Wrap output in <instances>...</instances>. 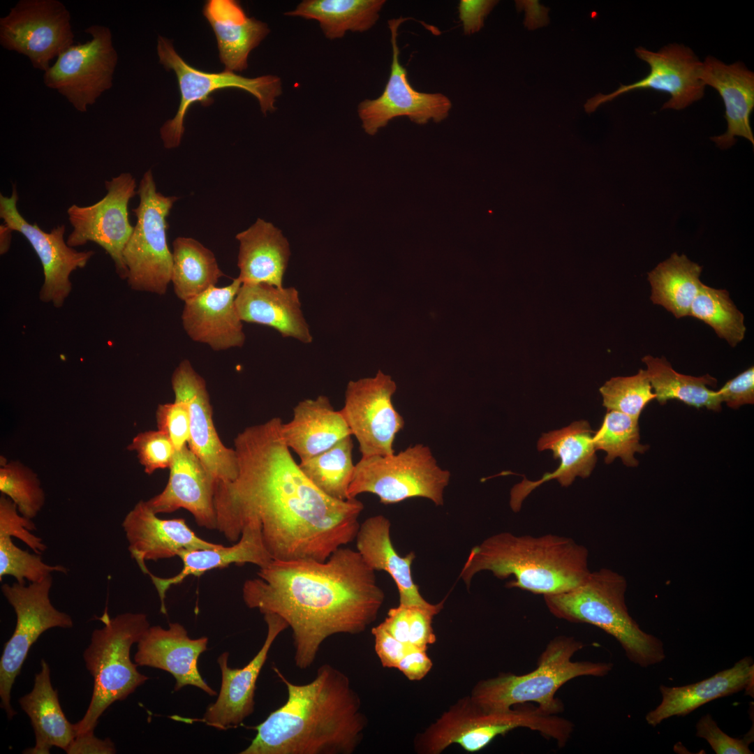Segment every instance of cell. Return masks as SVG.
<instances>
[{
    "mask_svg": "<svg viewBox=\"0 0 754 754\" xmlns=\"http://www.w3.org/2000/svg\"><path fill=\"white\" fill-rule=\"evenodd\" d=\"M282 423L273 417L235 438L238 473L216 484V529L235 542L254 522L273 559L325 561L355 539L364 504L335 499L315 486L294 460Z\"/></svg>",
    "mask_w": 754,
    "mask_h": 754,
    "instance_id": "1",
    "label": "cell"
},
{
    "mask_svg": "<svg viewBox=\"0 0 754 754\" xmlns=\"http://www.w3.org/2000/svg\"><path fill=\"white\" fill-rule=\"evenodd\" d=\"M257 575L244 582V602L284 620L301 670L313 665L329 637L364 632L385 600L375 571L357 550L345 546L325 561L273 559Z\"/></svg>",
    "mask_w": 754,
    "mask_h": 754,
    "instance_id": "2",
    "label": "cell"
},
{
    "mask_svg": "<svg viewBox=\"0 0 754 754\" xmlns=\"http://www.w3.org/2000/svg\"><path fill=\"white\" fill-rule=\"evenodd\" d=\"M288 697L256 727L241 754H352L362 740L367 719L348 677L322 665L309 683L297 684L279 670Z\"/></svg>",
    "mask_w": 754,
    "mask_h": 754,
    "instance_id": "3",
    "label": "cell"
},
{
    "mask_svg": "<svg viewBox=\"0 0 754 754\" xmlns=\"http://www.w3.org/2000/svg\"><path fill=\"white\" fill-rule=\"evenodd\" d=\"M589 551L572 538L554 534H494L474 546L459 574L468 588L473 577L491 572L498 579L513 576L508 588L542 596L568 591L591 572Z\"/></svg>",
    "mask_w": 754,
    "mask_h": 754,
    "instance_id": "4",
    "label": "cell"
},
{
    "mask_svg": "<svg viewBox=\"0 0 754 754\" xmlns=\"http://www.w3.org/2000/svg\"><path fill=\"white\" fill-rule=\"evenodd\" d=\"M626 589L623 576L601 568L591 571L568 591L543 597L548 610L556 618L591 624L614 637L634 664L647 667L660 663L665 658L663 644L643 631L629 614Z\"/></svg>",
    "mask_w": 754,
    "mask_h": 754,
    "instance_id": "5",
    "label": "cell"
},
{
    "mask_svg": "<svg viewBox=\"0 0 754 754\" xmlns=\"http://www.w3.org/2000/svg\"><path fill=\"white\" fill-rule=\"evenodd\" d=\"M584 646L573 637L556 636L541 653L533 671L521 675L503 672L480 680L470 697L487 710L506 711L515 705L535 702L545 714L557 715L564 709L555 696L563 685L579 677H604L612 670L611 663L572 661L575 653Z\"/></svg>",
    "mask_w": 754,
    "mask_h": 754,
    "instance_id": "6",
    "label": "cell"
},
{
    "mask_svg": "<svg viewBox=\"0 0 754 754\" xmlns=\"http://www.w3.org/2000/svg\"><path fill=\"white\" fill-rule=\"evenodd\" d=\"M519 727L538 732L561 744L568 737L570 723L529 704L506 711L485 709L468 695L457 701L417 734L414 748L419 754H440L449 746L457 744L468 753H476L496 737Z\"/></svg>",
    "mask_w": 754,
    "mask_h": 754,
    "instance_id": "7",
    "label": "cell"
},
{
    "mask_svg": "<svg viewBox=\"0 0 754 754\" xmlns=\"http://www.w3.org/2000/svg\"><path fill=\"white\" fill-rule=\"evenodd\" d=\"M100 619L104 626L93 631L83 655L94 688L84 716L75 724L76 735L94 732L100 716L112 703L125 700L149 679L130 658L131 646L150 627L147 615L128 612L110 618L105 612Z\"/></svg>",
    "mask_w": 754,
    "mask_h": 754,
    "instance_id": "8",
    "label": "cell"
},
{
    "mask_svg": "<svg viewBox=\"0 0 754 754\" xmlns=\"http://www.w3.org/2000/svg\"><path fill=\"white\" fill-rule=\"evenodd\" d=\"M450 479V471L441 468L430 448L420 443L397 454L361 458L355 464L348 495L353 498L371 493L385 505L420 497L440 506Z\"/></svg>",
    "mask_w": 754,
    "mask_h": 754,
    "instance_id": "9",
    "label": "cell"
},
{
    "mask_svg": "<svg viewBox=\"0 0 754 754\" xmlns=\"http://www.w3.org/2000/svg\"><path fill=\"white\" fill-rule=\"evenodd\" d=\"M137 221L124 249L128 284L132 290L164 295L171 282L172 254L167 242V217L177 200L157 191L151 170L138 186Z\"/></svg>",
    "mask_w": 754,
    "mask_h": 754,
    "instance_id": "10",
    "label": "cell"
},
{
    "mask_svg": "<svg viewBox=\"0 0 754 754\" xmlns=\"http://www.w3.org/2000/svg\"><path fill=\"white\" fill-rule=\"evenodd\" d=\"M157 54L160 63L166 70L176 75L180 91V102L176 115L160 128L164 147H178L184 131V120L191 105L200 102L203 105L212 103L210 95L219 89L236 88L246 91L258 101L264 114L274 112L276 97L282 92L281 82L276 75L246 77L225 70L220 73H207L186 63L175 50L172 42L159 36Z\"/></svg>",
    "mask_w": 754,
    "mask_h": 754,
    "instance_id": "11",
    "label": "cell"
},
{
    "mask_svg": "<svg viewBox=\"0 0 754 754\" xmlns=\"http://www.w3.org/2000/svg\"><path fill=\"white\" fill-rule=\"evenodd\" d=\"M52 575L26 586L18 582L3 584L1 592L13 607L17 623L15 630L4 644L0 660L1 707L8 719L16 714L10 705V692L20 673L27 654L42 633L53 628H71L73 622L70 615L57 609L51 603L50 591Z\"/></svg>",
    "mask_w": 754,
    "mask_h": 754,
    "instance_id": "12",
    "label": "cell"
},
{
    "mask_svg": "<svg viewBox=\"0 0 754 754\" xmlns=\"http://www.w3.org/2000/svg\"><path fill=\"white\" fill-rule=\"evenodd\" d=\"M84 32L91 38L67 48L43 75L45 86L57 91L80 112H87L112 87L118 60L109 27L94 24Z\"/></svg>",
    "mask_w": 754,
    "mask_h": 754,
    "instance_id": "13",
    "label": "cell"
},
{
    "mask_svg": "<svg viewBox=\"0 0 754 754\" xmlns=\"http://www.w3.org/2000/svg\"><path fill=\"white\" fill-rule=\"evenodd\" d=\"M73 43L70 12L59 0H20L0 18L1 45L36 69L46 71Z\"/></svg>",
    "mask_w": 754,
    "mask_h": 754,
    "instance_id": "14",
    "label": "cell"
},
{
    "mask_svg": "<svg viewBox=\"0 0 754 754\" xmlns=\"http://www.w3.org/2000/svg\"><path fill=\"white\" fill-rule=\"evenodd\" d=\"M105 195L96 203L69 207L67 214L73 230L66 243L73 248L89 242L97 244L112 258L118 276L127 279L123 251L134 227L129 222L128 205L137 193L136 182L131 173L123 172L105 181Z\"/></svg>",
    "mask_w": 754,
    "mask_h": 754,
    "instance_id": "15",
    "label": "cell"
},
{
    "mask_svg": "<svg viewBox=\"0 0 754 754\" xmlns=\"http://www.w3.org/2000/svg\"><path fill=\"white\" fill-rule=\"evenodd\" d=\"M396 390L392 377L380 370L374 377L347 384L340 411L358 441L362 458L394 453V441L405 424L392 403Z\"/></svg>",
    "mask_w": 754,
    "mask_h": 754,
    "instance_id": "16",
    "label": "cell"
},
{
    "mask_svg": "<svg viewBox=\"0 0 754 754\" xmlns=\"http://www.w3.org/2000/svg\"><path fill=\"white\" fill-rule=\"evenodd\" d=\"M406 18L388 20L392 59L390 76L382 94L374 99H365L357 106V113L364 131L371 135L398 117H406L417 124L429 121L440 122L446 119L452 102L445 95L415 90L410 84L408 73L399 61L397 43L398 29Z\"/></svg>",
    "mask_w": 754,
    "mask_h": 754,
    "instance_id": "17",
    "label": "cell"
},
{
    "mask_svg": "<svg viewBox=\"0 0 754 754\" xmlns=\"http://www.w3.org/2000/svg\"><path fill=\"white\" fill-rule=\"evenodd\" d=\"M17 200L15 184L10 197L0 194V217L6 226L27 239L40 259L44 274V282L39 293L40 301L60 308L72 290L71 273L77 269L84 268L94 255V251H78L69 246L64 237V225L57 226L47 232L40 229L36 223H29L17 209Z\"/></svg>",
    "mask_w": 754,
    "mask_h": 754,
    "instance_id": "18",
    "label": "cell"
},
{
    "mask_svg": "<svg viewBox=\"0 0 754 754\" xmlns=\"http://www.w3.org/2000/svg\"><path fill=\"white\" fill-rule=\"evenodd\" d=\"M638 58L646 62L649 73L633 84L620 87L609 94H598L584 104L588 113L618 96L635 89H652L668 93L670 98L662 110H682L703 97L704 84L699 78L702 62L692 50L683 45L670 44L654 52L644 47L635 50Z\"/></svg>",
    "mask_w": 754,
    "mask_h": 754,
    "instance_id": "19",
    "label": "cell"
},
{
    "mask_svg": "<svg viewBox=\"0 0 754 754\" xmlns=\"http://www.w3.org/2000/svg\"><path fill=\"white\" fill-rule=\"evenodd\" d=\"M175 399L186 403L190 416L187 445L217 482L234 480L238 473L235 449L220 440L212 419V408L205 379L188 360H182L171 378Z\"/></svg>",
    "mask_w": 754,
    "mask_h": 754,
    "instance_id": "20",
    "label": "cell"
},
{
    "mask_svg": "<svg viewBox=\"0 0 754 754\" xmlns=\"http://www.w3.org/2000/svg\"><path fill=\"white\" fill-rule=\"evenodd\" d=\"M264 619L267 625L266 638L258 653L246 665L242 668L230 667L227 651L218 658L221 671L218 697L207 707L203 717L196 720L218 730H227L239 726L253 712L258 677L274 640L288 628L284 620L275 614H264Z\"/></svg>",
    "mask_w": 754,
    "mask_h": 754,
    "instance_id": "21",
    "label": "cell"
},
{
    "mask_svg": "<svg viewBox=\"0 0 754 754\" xmlns=\"http://www.w3.org/2000/svg\"><path fill=\"white\" fill-rule=\"evenodd\" d=\"M122 527L128 542V551L140 570L151 572L145 561L169 559L183 550L214 549L221 545L198 537L184 519H161L140 501L126 515Z\"/></svg>",
    "mask_w": 754,
    "mask_h": 754,
    "instance_id": "22",
    "label": "cell"
},
{
    "mask_svg": "<svg viewBox=\"0 0 754 754\" xmlns=\"http://www.w3.org/2000/svg\"><path fill=\"white\" fill-rule=\"evenodd\" d=\"M241 285L237 277L226 286H212L184 302L182 325L193 341L216 351L244 346L243 322L235 304Z\"/></svg>",
    "mask_w": 754,
    "mask_h": 754,
    "instance_id": "23",
    "label": "cell"
},
{
    "mask_svg": "<svg viewBox=\"0 0 754 754\" xmlns=\"http://www.w3.org/2000/svg\"><path fill=\"white\" fill-rule=\"evenodd\" d=\"M207 642L206 637L190 638L179 623H170L168 629L150 626L138 642L134 661L138 666L158 668L171 674L176 681L175 691L191 685L214 696L216 692L207 685L198 667L199 656L207 649Z\"/></svg>",
    "mask_w": 754,
    "mask_h": 754,
    "instance_id": "24",
    "label": "cell"
},
{
    "mask_svg": "<svg viewBox=\"0 0 754 754\" xmlns=\"http://www.w3.org/2000/svg\"><path fill=\"white\" fill-rule=\"evenodd\" d=\"M168 482L158 495L147 501L156 513L188 510L198 525L216 528L214 492L216 481L186 445L176 450L170 466Z\"/></svg>",
    "mask_w": 754,
    "mask_h": 754,
    "instance_id": "25",
    "label": "cell"
},
{
    "mask_svg": "<svg viewBox=\"0 0 754 754\" xmlns=\"http://www.w3.org/2000/svg\"><path fill=\"white\" fill-rule=\"evenodd\" d=\"M589 422L576 421L559 430L543 434L538 441V450H550L554 459H559V467L546 473L535 481L527 480L516 484L510 490V505L512 511L521 510L523 501L535 488L556 479L562 487L570 486L575 478L590 475L596 463V448Z\"/></svg>",
    "mask_w": 754,
    "mask_h": 754,
    "instance_id": "26",
    "label": "cell"
},
{
    "mask_svg": "<svg viewBox=\"0 0 754 754\" xmlns=\"http://www.w3.org/2000/svg\"><path fill=\"white\" fill-rule=\"evenodd\" d=\"M242 322L270 327L283 337L310 343L313 337L302 311L298 290L260 283H242L235 298Z\"/></svg>",
    "mask_w": 754,
    "mask_h": 754,
    "instance_id": "27",
    "label": "cell"
},
{
    "mask_svg": "<svg viewBox=\"0 0 754 754\" xmlns=\"http://www.w3.org/2000/svg\"><path fill=\"white\" fill-rule=\"evenodd\" d=\"M699 78L702 83L717 90L725 108L726 132L711 139L726 149L737 142L736 137L748 140L754 145L750 116L754 108V74L740 62L726 64L714 57L702 62Z\"/></svg>",
    "mask_w": 754,
    "mask_h": 754,
    "instance_id": "28",
    "label": "cell"
},
{
    "mask_svg": "<svg viewBox=\"0 0 754 754\" xmlns=\"http://www.w3.org/2000/svg\"><path fill=\"white\" fill-rule=\"evenodd\" d=\"M178 556L183 567L176 575L163 578L151 572L149 575L158 592L160 612L163 614H167L165 600L168 590L170 586L182 583L188 576L200 577L207 571L226 568L232 563L238 566L252 563L262 568L273 560L264 545L260 527L254 522H249L244 525L240 538L230 547L221 545L214 549H186Z\"/></svg>",
    "mask_w": 754,
    "mask_h": 754,
    "instance_id": "29",
    "label": "cell"
},
{
    "mask_svg": "<svg viewBox=\"0 0 754 754\" xmlns=\"http://www.w3.org/2000/svg\"><path fill=\"white\" fill-rule=\"evenodd\" d=\"M753 659L746 656L730 668L717 672L699 682L683 686L660 685V704L646 715L647 723L656 727L674 716H686L695 709L717 698L746 690L751 695L753 688Z\"/></svg>",
    "mask_w": 754,
    "mask_h": 754,
    "instance_id": "30",
    "label": "cell"
},
{
    "mask_svg": "<svg viewBox=\"0 0 754 754\" xmlns=\"http://www.w3.org/2000/svg\"><path fill=\"white\" fill-rule=\"evenodd\" d=\"M281 432L300 461L325 452L351 435L341 411H336L324 395L300 401L293 408L292 420L282 423Z\"/></svg>",
    "mask_w": 754,
    "mask_h": 754,
    "instance_id": "31",
    "label": "cell"
},
{
    "mask_svg": "<svg viewBox=\"0 0 754 754\" xmlns=\"http://www.w3.org/2000/svg\"><path fill=\"white\" fill-rule=\"evenodd\" d=\"M390 521L382 515L371 516L360 524L356 547L364 562L374 571H385L393 579L399 595V605L429 607L411 574L414 552L401 556L393 546Z\"/></svg>",
    "mask_w": 754,
    "mask_h": 754,
    "instance_id": "32",
    "label": "cell"
},
{
    "mask_svg": "<svg viewBox=\"0 0 754 754\" xmlns=\"http://www.w3.org/2000/svg\"><path fill=\"white\" fill-rule=\"evenodd\" d=\"M202 13L214 32L225 70L233 72L246 69L250 52L269 32L267 25L248 17L235 0H209Z\"/></svg>",
    "mask_w": 754,
    "mask_h": 754,
    "instance_id": "33",
    "label": "cell"
},
{
    "mask_svg": "<svg viewBox=\"0 0 754 754\" xmlns=\"http://www.w3.org/2000/svg\"><path fill=\"white\" fill-rule=\"evenodd\" d=\"M237 266L242 283H265L282 287L290 256V244L272 223L258 219L239 232Z\"/></svg>",
    "mask_w": 754,
    "mask_h": 754,
    "instance_id": "34",
    "label": "cell"
},
{
    "mask_svg": "<svg viewBox=\"0 0 754 754\" xmlns=\"http://www.w3.org/2000/svg\"><path fill=\"white\" fill-rule=\"evenodd\" d=\"M40 666L32 690L19 700L31 720L36 738L34 746L24 751L25 754H49L52 747L66 751L76 736L75 724L67 720L57 691L52 686L48 663L43 659Z\"/></svg>",
    "mask_w": 754,
    "mask_h": 754,
    "instance_id": "35",
    "label": "cell"
},
{
    "mask_svg": "<svg viewBox=\"0 0 754 754\" xmlns=\"http://www.w3.org/2000/svg\"><path fill=\"white\" fill-rule=\"evenodd\" d=\"M384 0H305L285 15L315 20L331 40L350 31L364 32L378 21Z\"/></svg>",
    "mask_w": 754,
    "mask_h": 754,
    "instance_id": "36",
    "label": "cell"
},
{
    "mask_svg": "<svg viewBox=\"0 0 754 754\" xmlns=\"http://www.w3.org/2000/svg\"><path fill=\"white\" fill-rule=\"evenodd\" d=\"M702 267L684 254L674 253L648 273L650 299L661 305L677 318L689 316L693 302L702 283Z\"/></svg>",
    "mask_w": 754,
    "mask_h": 754,
    "instance_id": "37",
    "label": "cell"
},
{
    "mask_svg": "<svg viewBox=\"0 0 754 754\" xmlns=\"http://www.w3.org/2000/svg\"><path fill=\"white\" fill-rule=\"evenodd\" d=\"M656 399L660 404L670 399H678L695 408L706 407L719 411L721 401L717 392L707 387H716L717 380L709 374L695 377L677 372L664 357L646 355L642 359Z\"/></svg>",
    "mask_w": 754,
    "mask_h": 754,
    "instance_id": "38",
    "label": "cell"
},
{
    "mask_svg": "<svg viewBox=\"0 0 754 754\" xmlns=\"http://www.w3.org/2000/svg\"><path fill=\"white\" fill-rule=\"evenodd\" d=\"M172 245L171 281L176 296L183 302L215 286L225 276L212 251L196 239L180 237Z\"/></svg>",
    "mask_w": 754,
    "mask_h": 754,
    "instance_id": "39",
    "label": "cell"
},
{
    "mask_svg": "<svg viewBox=\"0 0 754 754\" xmlns=\"http://www.w3.org/2000/svg\"><path fill=\"white\" fill-rule=\"evenodd\" d=\"M351 435L313 457L301 461L303 473L320 490L338 500L350 499L348 491L355 464L353 461Z\"/></svg>",
    "mask_w": 754,
    "mask_h": 754,
    "instance_id": "40",
    "label": "cell"
},
{
    "mask_svg": "<svg viewBox=\"0 0 754 754\" xmlns=\"http://www.w3.org/2000/svg\"><path fill=\"white\" fill-rule=\"evenodd\" d=\"M689 316L710 325L716 334L734 347L745 336L744 314L737 309L726 290L702 284Z\"/></svg>",
    "mask_w": 754,
    "mask_h": 754,
    "instance_id": "41",
    "label": "cell"
},
{
    "mask_svg": "<svg viewBox=\"0 0 754 754\" xmlns=\"http://www.w3.org/2000/svg\"><path fill=\"white\" fill-rule=\"evenodd\" d=\"M640 438L638 419L614 410H607L600 429L593 436L596 450L607 452L606 464L620 457L628 466H637L635 454L644 453L649 448L640 443Z\"/></svg>",
    "mask_w": 754,
    "mask_h": 754,
    "instance_id": "42",
    "label": "cell"
},
{
    "mask_svg": "<svg viewBox=\"0 0 754 754\" xmlns=\"http://www.w3.org/2000/svg\"><path fill=\"white\" fill-rule=\"evenodd\" d=\"M603 405L607 410H614L638 419L646 406L656 394L646 370L640 369L631 376L614 377L600 387Z\"/></svg>",
    "mask_w": 754,
    "mask_h": 754,
    "instance_id": "43",
    "label": "cell"
},
{
    "mask_svg": "<svg viewBox=\"0 0 754 754\" xmlns=\"http://www.w3.org/2000/svg\"><path fill=\"white\" fill-rule=\"evenodd\" d=\"M0 491L17 505L20 514L33 519L45 502V494L37 475L17 462L3 464L0 468Z\"/></svg>",
    "mask_w": 754,
    "mask_h": 754,
    "instance_id": "44",
    "label": "cell"
},
{
    "mask_svg": "<svg viewBox=\"0 0 754 754\" xmlns=\"http://www.w3.org/2000/svg\"><path fill=\"white\" fill-rule=\"evenodd\" d=\"M53 572L67 573L61 565L51 566L44 563L38 554H31L16 546L10 536L0 535V581L6 575L15 577L17 582L24 584L43 580Z\"/></svg>",
    "mask_w": 754,
    "mask_h": 754,
    "instance_id": "45",
    "label": "cell"
},
{
    "mask_svg": "<svg viewBox=\"0 0 754 754\" xmlns=\"http://www.w3.org/2000/svg\"><path fill=\"white\" fill-rule=\"evenodd\" d=\"M127 448L137 452L148 475L158 469L170 468L176 452L168 436L158 429L138 434Z\"/></svg>",
    "mask_w": 754,
    "mask_h": 754,
    "instance_id": "46",
    "label": "cell"
},
{
    "mask_svg": "<svg viewBox=\"0 0 754 754\" xmlns=\"http://www.w3.org/2000/svg\"><path fill=\"white\" fill-rule=\"evenodd\" d=\"M17 505L5 496L0 498V535L15 537L35 553L40 554L47 549L42 538L36 536L31 531L36 529L31 519L17 512Z\"/></svg>",
    "mask_w": 754,
    "mask_h": 754,
    "instance_id": "47",
    "label": "cell"
},
{
    "mask_svg": "<svg viewBox=\"0 0 754 754\" xmlns=\"http://www.w3.org/2000/svg\"><path fill=\"white\" fill-rule=\"evenodd\" d=\"M156 416L158 429L168 436L176 450L187 445L190 436V416L186 403L175 399L172 403L161 404Z\"/></svg>",
    "mask_w": 754,
    "mask_h": 754,
    "instance_id": "48",
    "label": "cell"
},
{
    "mask_svg": "<svg viewBox=\"0 0 754 754\" xmlns=\"http://www.w3.org/2000/svg\"><path fill=\"white\" fill-rule=\"evenodd\" d=\"M696 736L704 739L716 754H752L748 745L751 734L739 739L730 737L722 731L710 714H706L697 721Z\"/></svg>",
    "mask_w": 754,
    "mask_h": 754,
    "instance_id": "49",
    "label": "cell"
},
{
    "mask_svg": "<svg viewBox=\"0 0 754 754\" xmlns=\"http://www.w3.org/2000/svg\"><path fill=\"white\" fill-rule=\"evenodd\" d=\"M445 600L429 607L407 606L408 609V643L411 646L427 650L436 641L432 622L443 609Z\"/></svg>",
    "mask_w": 754,
    "mask_h": 754,
    "instance_id": "50",
    "label": "cell"
},
{
    "mask_svg": "<svg viewBox=\"0 0 754 754\" xmlns=\"http://www.w3.org/2000/svg\"><path fill=\"white\" fill-rule=\"evenodd\" d=\"M717 392L722 402L732 408L754 403V369L748 368L728 380Z\"/></svg>",
    "mask_w": 754,
    "mask_h": 754,
    "instance_id": "51",
    "label": "cell"
},
{
    "mask_svg": "<svg viewBox=\"0 0 754 754\" xmlns=\"http://www.w3.org/2000/svg\"><path fill=\"white\" fill-rule=\"evenodd\" d=\"M371 634L374 638L375 651L382 666L397 669L411 646L394 638L380 623L371 629Z\"/></svg>",
    "mask_w": 754,
    "mask_h": 754,
    "instance_id": "52",
    "label": "cell"
},
{
    "mask_svg": "<svg viewBox=\"0 0 754 754\" xmlns=\"http://www.w3.org/2000/svg\"><path fill=\"white\" fill-rule=\"evenodd\" d=\"M495 0H461L458 4L459 18L465 35L479 31L484 20L498 3Z\"/></svg>",
    "mask_w": 754,
    "mask_h": 754,
    "instance_id": "53",
    "label": "cell"
},
{
    "mask_svg": "<svg viewBox=\"0 0 754 754\" xmlns=\"http://www.w3.org/2000/svg\"><path fill=\"white\" fill-rule=\"evenodd\" d=\"M432 665L427 651L411 646L399 661L397 669L408 680L420 681L429 672Z\"/></svg>",
    "mask_w": 754,
    "mask_h": 754,
    "instance_id": "54",
    "label": "cell"
},
{
    "mask_svg": "<svg viewBox=\"0 0 754 754\" xmlns=\"http://www.w3.org/2000/svg\"><path fill=\"white\" fill-rule=\"evenodd\" d=\"M66 753L68 754H113L116 753L114 743L109 739H101L94 732L75 736Z\"/></svg>",
    "mask_w": 754,
    "mask_h": 754,
    "instance_id": "55",
    "label": "cell"
},
{
    "mask_svg": "<svg viewBox=\"0 0 754 754\" xmlns=\"http://www.w3.org/2000/svg\"><path fill=\"white\" fill-rule=\"evenodd\" d=\"M380 624L394 638L406 644H409L407 606L399 604L397 607L390 608L386 618Z\"/></svg>",
    "mask_w": 754,
    "mask_h": 754,
    "instance_id": "56",
    "label": "cell"
},
{
    "mask_svg": "<svg viewBox=\"0 0 754 754\" xmlns=\"http://www.w3.org/2000/svg\"><path fill=\"white\" fill-rule=\"evenodd\" d=\"M13 230L5 224L0 226V253L5 254L8 252L10 245L11 232Z\"/></svg>",
    "mask_w": 754,
    "mask_h": 754,
    "instance_id": "57",
    "label": "cell"
}]
</instances>
